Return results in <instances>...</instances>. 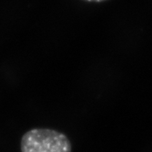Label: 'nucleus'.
<instances>
[{
	"label": "nucleus",
	"mask_w": 152,
	"mask_h": 152,
	"mask_svg": "<svg viewBox=\"0 0 152 152\" xmlns=\"http://www.w3.org/2000/svg\"><path fill=\"white\" fill-rule=\"evenodd\" d=\"M84 1H86V2H93V3H101V2L107 1V0H84Z\"/></svg>",
	"instance_id": "nucleus-2"
},
{
	"label": "nucleus",
	"mask_w": 152,
	"mask_h": 152,
	"mask_svg": "<svg viewBox=\"0 0 152 152\" xmlns=\"http://www.w3.org/2000/svg\"><path fill=\"white\" fill-rule=\"evenodd\" d=\"M21 152H71L69 138L58 131L34 129L22 136Z\"/></svg>",
	"instance_id": "nucleus-1"
}]
</instances>
